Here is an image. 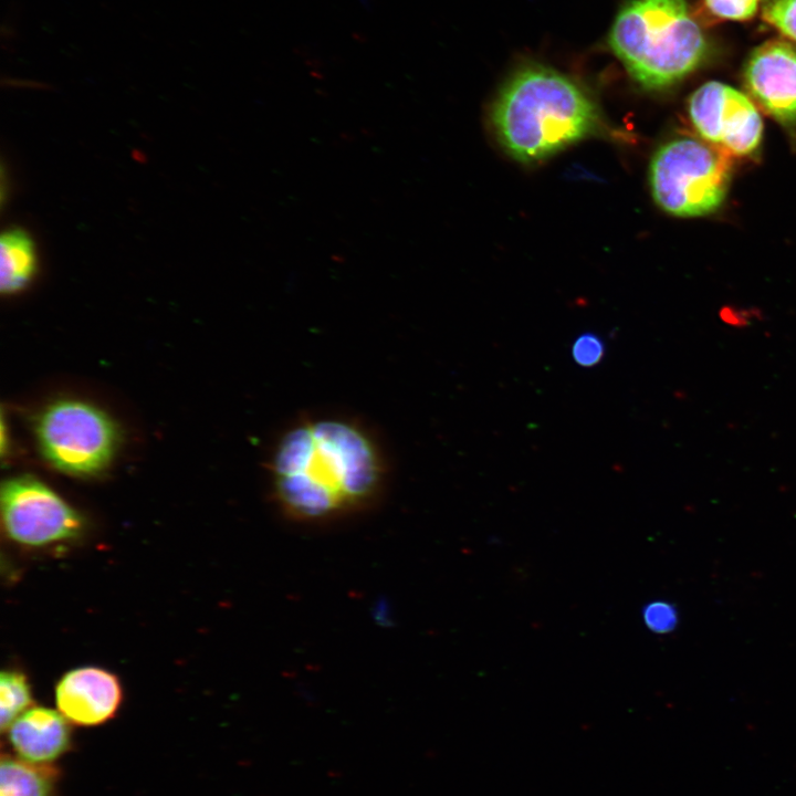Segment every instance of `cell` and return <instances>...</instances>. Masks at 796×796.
Masks as SVG:
<instances>
[{"mask_svg":"<svg viewBox=\"0 0 796 796\" xmlns=\"http://www.w3.org/2000/svg\"><path fill=\"white\" fill-rule=\"evenodd\" d=\"M274 502L289 520L324 524L370 507L386 468L379 447L359 425L317 418L289 429L270 462Z\"/></svg>","mask_w":796,"mask_h":796,"instance_id":"1","label":"cell"},{"mask_svg":"<svg viewBox=\"0 0 796 796\" xmlns=\"http://www.w3.org/2000/svg\"><path fill=\"white\" fill-rule=\"evenodd\" d=\"M492 125L506 153L538 163L588 137L599 112L587 93L566 75L543 65L517 71L494 103Z\"/></svg>","mask_w":796,"mask_h":796,"instance_id":"2","label":"cell"},{"mask_svg":"<svg viewBox=\"0 0 796 796\" xmlns=\"http://www.w3.org/2000/svg\"><path fill=\"white\" fill-rule=\"evenodd\" d=\"M608 43L632 80L654 91L682 81L709 51L685 0H628L614 20Z\"/></svg>","mask_w":796,"mask_h":796,"instance_id":"3","label":"cell"},{"mask_svg":"<svg viewBox=\"0 0 796 796\" xmlns=\"http://www.w3.org/2000/svg\"><path fill=\"white\" fill-rule=\"evenodd\" d=\"M731 176L729 154L690 137L660 146L649 166V185L656 203L682 218L714 212L726 197Z\"/></svg>","mask_w":796,"mask_h":796,"instance_id":"4","label":"cell"},{"mask_svg":"<svg viewBox=\"0 0 796 796\" xmlns=\"http://www.w3.org/2000/svg\"><path fill=\"white\" fill-rule=\"evenodd\" d=\"M36 439L42 454L54 468L73 475H92L112 461L118 432L100 408L64 399L51 404L40 415Z\"/></svg>","mask_w":796,"mask_h":796,"instance_id":"5","label":"cell"},{"mask_svg":"<svg viewBox=\"0 0 796 796\" xmlns=\"http://www.w3.org/2000/svg\"><path fill=\"white\" fill-rule=\"evenodd\" d=\"M1 520L8 537L42 547L77 537L81 515L52 489L31 476H17L1 488Z\"/></svg>","mask_w":796,"mask_h":796,"instance_id":"6","label":"cell"},{"mask_svg":"<svg viewBox=\"0 0 796 796\" xmlns=\"http://www.w3.org/2000/svg\"><path fill=\"white\" fill-rule=\"evenodd\" d=\"M691 123L706 143L730 156L757 151L763 122L754 103L741 91L716 81L706 82L691 95Z\"/></svg>","mask_w":796,"mask_h":796,"instance_id":"7","label":"cell"},{"mask_svg":"<svg viewBox=\"0 0 796 796\" xmlns=\"http://www.w3.org/2000/svg\"><path fill=\"white\" fill-rule=\"evenodd\" d=\"M744 85L761 108L787 129L796 128V46L768 40L755 48L743 70Z\"/></svg>","mask_w":796,"mask_h":796,"instance_id":"8","label":"cell"},{"mask_svg":"<svg viewBox=\"0 0 796 796\" xmlns=\"http://www.w3.org/2000/svg\"><path fill=\"white\" fill-rule=\"evenodd\" d=\"M123 699L117 677L98 667H81L66 672L55 687V703L75 725L95 726L117 712Z\"/></svg>","mask_w":796,"mask_h":796,"instance_id":"9","label":"cell"},{"mask_svg":"<svg viewBox=\"0 0 796 796\" xmlns=\"http://www.w3.org/2000/svg\"><path fill=\"white\" fill-rule=\"evenodd\" d=\"M8 740L18 757L51 764L71 747L70 722L59 710L31 706L10 725Z\"/></svg>","mask_w":796,"mask_h":796,"instance_id":"10","label":"cell"},{"mask_svg":"<svg viewBox=\"0 0 796 796\" xmlns=\"http://www.w3.org/2000/svg\"><path fill=\"white\" fill-rule=\"evenodd\" d=\"M59 773L52 764H36L3 754L0 796H53Z\"/></svg>","mask_w":796,"mask_h":796,"instance_id":"11","label":"cell"},{"mask_svg":"<svg viewBox=\"0 0 796 796\" xmlns=\"http://www.w3.org/2000/svg\"><path fill=\"white\" fill-rule=\"evenodd\" d=\"M0 287L2 293L22 290L32 279L36 268L33 241L20 229L6 231L0 242Z\"/></svg>","mask_w":796,"mask_h":796,"instance_id":"12","label":"cell"},{"mask_svg":"<svg viewBox=\"0 0 796 796\" xmlns=\"http://www.w3.org/2000/svg\"><path fill=\"white\" fill-rule=\"evenodd\" d=\"M30 684L18 671H2L0 677V725L6 732L10 725L32 705Z\"/></svg>","mask_w":796,"mask_h":796,"instance_id":"13","label":"cell"},{"mask_svg":"<svg viewBox=\"0 0 796 796\" xmlns=\"http://www.w3.org/2000/svg\"><path fill=\"white\" fill-rule=\"evenodd\" d=\"M762 14L778 32L796 41V0H766Z\"/></svg>","mask_w":796,"mask_h":796,"instance_id":"14","label":"cell"},{"mask_svg":"<svg viewBox=\"0 0 796 796\" xmlns=\"http://www.w3.org/2000/svg\"><path fill=\"white\" fill-rule=\"evenodd\" d=\"M646 627L654 633L672 632L679 624V614L673 604L666 600L648 603L642 610Z\"/></svg>","mask_w":796,"mask_h":796,"instance_id":"15","label":"cell"},{"mask_svg":"<svg viewBox=\"0 0 796 796\" xmlns=\"http://www.w3.org/2000/svg\"><path fill=\"white\" fill-rule=\"evenodd\" d=\"M760 0H704L706 10L716 19L745 21L754 17Z\"/></svg>","mask_w":796,"mask_h":796,"instance_id":"16","label":"cell"},{"mask_svg":"<svg viewBox=\"0 0 796 796\" xmlns=\"http://www.w3.org/2000/svg\"><path fill=\"white\" fill-rule=\"evenodd\" d=\"M605 353V345L601 338L593 333H585L578 336L572 347V355L580 366L591 367L598 364Z\"/></svg>","mask_w":796,"mask_h":796,"instance_id":"17","label":"cell"}]
</instances>
